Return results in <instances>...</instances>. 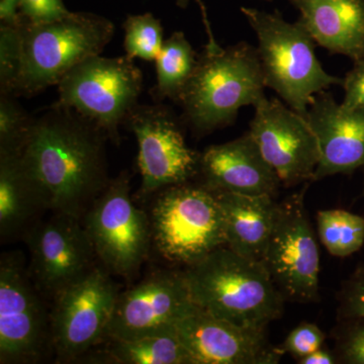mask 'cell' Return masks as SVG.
<instances>
[{
	"label": "cell",
	"mask_w": 364,
	"mask_h": 364,
	"mask_svg": "<svg viewBox=\"0 0 364 364\" xmlns=\"http://www.w3.org/2000/svg\"><path fill=\"white\" fill-rule=\"evenodd\" d=\"M107 134L73 109L54 104L33 117L18 152L50 210L80 218L107 188Z\"/></svg>",
	"instance_id": "cell-1"
},
{
	"label": "cell",
	"mask_w": 364,
	"mask_h": 364,
	"mask_svg": "<svg viewBox=\"0 0 364 364\" xmlns=\"http://www.w3.org/2000/svg\"><path fill=\"white\" fill-rule=\"evenodd\" d=\"M183 274L193 303L215 317L265 329L284 314L286 299L262 262L227 246L188 265Z\"/></svg>",
	"instance_id": "cell-2"
},
{
	"label": "cell",
	"mask_w": 364,
	"mask_h": 364,
	"mask_svg": "<svg viewBox=\"0 0 364 364\" xmlns=\"http://www.w3.org/2000/svg\"><path fill=\"white\" fill-rule=\"evenodd\" d=\"M257 49L238 43L215 54L203 52L177 104L196 136L234 123L239 109L265 97Z\"/></svg>",
	"instance_id": "cell-3"
},
{
	"label": "cell",
	"mask_w": 364,
	"mask_h": 364,
	"mask_svg": "<svg viewBox=\"0 0 364 364\" xmlns=\"http://www.w3.org/2000/svg\"><path fill=\"white\" fill-rule=\"evenodd\" d=\"M241 11L257 37L265 86L308 119L315 95L333 85H342L343 80L324 70L316 56L317 44L301 21L287 23L279 13L251 7H242Z\"/></svg>",
	"instance_id": "cell-4"
},
{
	"label": "cell",
	"mask_w": 364,
	"mask_h": 364,
	"mask_svg": "<svg viewBox=\"0 0 364 364\" xmlns=\"http://www.w3.org/2000/svg\"><path fill=\"white\" fill-rule=\"evenodd\" d=\"M21 68L16 97H33L57 85L69 70L102 54L114 35L104 16L70 13L49 23L21 21Z\"/></svg>",
	"instance_id": "cell-5"
},
{
	"label": "cell",
	"mask_w": 364,
	"mask_h": 364,
	"mask_svg": "<svg viewBox=\"0 0 364 364\" xmlns=\"http://www.w3.org/2000/svg\"><path fill=\"white\" fill-rule=\"evenodd\" d=\"M151 212V233L165 259L191 265L226 246L224 215L215 191L186 183L158 191Z\"/></svg>",
	"instance_id": "cell-6"
},
{
	"label": "cell",
	"mask_w": 364,
	"mask_h": 364,
	"mask_svg": "<svg viewBox=\"0 0 364 364\" xmlns=\"http://www.w3.org/2000/svg\"><path fill=\"white\" fill-rule=\"evenodd\" d=\"M57 86L55 104L97 124L117 145L121 142L119 128L139 105L143 73L127 56L95 55L67 72Z\"/></svg>",
	"instance_id": "cell-7"
},
{
	"label": "cell",
	"mask_w": 364,
	"mask_h": 364,
	"mask_svg": "<svg viewBox=\"0 0 364 364\" xmlns=\"http://www.w3.org/2000/svg\"><path fill=\"white\" fill-rule=\"evenodd\" d=\"M130 176L123 171L86 210L85 226L95 254L114 274L133 277L147 258L150 220L130 195Z\"/></svg>",
	"instance_id": "cell-8"
},
{
	"label": "cell",
	"mask_w": 364,
	"mask_h": 364,
	"mask_svg": "<svg viewBox=\"0 0 364 364\" xmlns=\"http://www.w3.org/2000/svg\"><path fill=\"white\" fill-rule=\"evenodd\" d=\"M21 254L0 261V363H39L52 349L51 315Z\"/></svg>",
	"instance_id": "cell-9"
},
{
	"label": "cell",
	"mask_w": 364,
	"mask_h": 364,
	"mask_svg": "<svg viewBox=\"0 0 364 364\" xmlns=\"http://www.w3.org/2000/svg\"><path fill=\"white\" fill-rule=\"evenodd\" d=\"M308 186L279 203L261 261L286 301L301 304L318 301L320 274L318 243L305 208Z\"/></svg>",
	"instance_id": "cell-10"
},
{
	"label": "cell",
	"mask_w": 364,
	"mask_h": 364,
	"mask_svg": "<svg viewBox=\"0 0 364 364\" xmlns=\"http://www.w3.org/2000/svg\"><path fill=\"white\" fill-rule=\"evenodd\" d=\"M119 296L109 273L93 267L54 298L52 348L60 363L85 355L105 338Z\"/></svg>",
	"instance_id": "cell-11"
},
{
	"label": "cell",
	"mask_w": 364,
	"mask_h": 364,
	"mask_svg": "<svg viewBox=\"0 0 364 364\" xmlns=\"http://www.w3.org/2000/svg\"><path fill=\"white\" fill-rule=\"evenodd\" d=\"M124 124L138 143L142 195L186 183L200 173V153L186 145L179 119L166 105H138Z\"/></svg>",
	"instance_id": "cell-12"
},
{
	"label": "cell",
	"mask_w": 364,
	"mask_h": 364,
	"mask_svg": "<svg viewBox=\"0 0 364 364\" xmlns=\"http://www.w3.org/2000/svg\"><path fill=\"white\" fill-rule=\"evenodd\" d=\"M254 109L249 133L282 183L314 181L321 151L309 122L277 98L265 97Z\"/></svg>",
	"instance_id": "cell-13"
},
{
	"label": "cell",
	"mask_w": 364,
	"mask_h": 364,
	"mask_svg": "<svg viewBox=\"0 0 364 364\" xmlns=\"http://www.w3.org/2000/svg\"><path fill=\"white\" fill-rule=\"evenodd\" d=\"M196 308L183 272H155L119 294L105 337L128 340L176 332L179 320Z\"/></svg>",
	"instance_id": "cell-14"
},
{
	"label": "cell",
	"mask_w": 364,
	"mask_h": 364,
	"mask_svg": "<svg viewBox=\"0 0 364 364\" xmlns=\"http://www.w3.org/2000/svg\"><path fill=\"white\" fill-rule=\"evenodd\" d=\"M23 238L30 272L41 293L53 299L90 272L97 257L85 226L73 215L54 213L33 225Z\"/></svg>",
	"instance_id": "cell-15"
},
{
	"label": "cell",
	"mask_w": 364,
	"mask_h": 364,
	"mask_svg": "<svg viewBox=\"0 0 364 364\" xmlns=\"http://www.w3.org/2000/svg\"><path fill=\"white\" fill-rule=\"evenodd\" d=\"M176 333L191 364H275L282 358L265 329L235 324L198 306L179 320Z\"/></svg>",
	"instance_id": "cell-16"
},
{
	"label": "cell",
	"mask_w": 364,
	"mask_h": 364,
	"mask_svg": "<svg viewBox=\"0 0 364 364\" xmlns=\"http://www.w3.org/2000/svg\"><path fill=\"white\" fill-rule=\"evenodd\" d=\"M306 119L321 151L314 181L364 167V109H345L324 90L314 97Z\"/></svg>",
	"instance_id": "cell-17"
},
{
	"label": "cell",
	"mask_w": 364,
	"mask_h": 364,
	"mask_svg": "<svg viewBox=\"0 0 364 364\" xmlns=\"http://www.w3.org/2000/svg\"><path fill=\"white\" fill-rule=\"evenodd\" d=\"M200 174L213 191L246 196L274 198L282 184L249 132L200 153Z\"/></svg>",
	"instance_id": "cell-18"
},
{
	"label": "cell",
	"mask_w": 364,
	"mask_h": 364,
	"mask_svg": "<svg viewBox=\"0 0 364 364\" xmlns=\"http://www.w3.org/2000/svg\"><path fill=\"white\" fill-rule=\"evenodd\" d=\"M287 1L299 9V21L316 44L355 63L364 61V0Z\"/></svg>",
	"instance_id": "cell-19"
},
{
	"label": "cell",
	"mask_w": 364,
	"mask_h": 364,
	"mask_svg": "<svg viewBox=\"0 0 364 364\" xmlns=\"http://www.w3.org/2000/svg\"><path fill=\"white\" fill-rule=\"evenodd\" d=\"M215 191L224 215L227 247L261 262L274 227L279 203L270 196Z\"/></svg>",
	"instance_id": "cell-20"
},
{
	"label": "cell",
	"mask_w": 364,
	"mask_h": 364,
	"mask_svg": "<svg viewBox=\"0 0 364 364\" xmlns=\"http://www.w3.org/2000/svg\"><path fill=\"white\" fill-rule=\"evenodd\" d=\"M50 210L43 191L21 164L20 154H0V236L1 240L25 235Z\"/></svg>",
	"instance_id": "cell-21"
},
{
	"label": "cell",
	"mask_w": 364,
	"mask_h": 364,
	"mask_svg": "<svg viewBox=\"0 0 364 364\" xmlns=\"http://www.w3.org/2000/svg\"><path fill=\"white\" fill-rule=\"evenodd\" d=\"M198 61L195 50L183 33H173L165 40L155 61L156 83L151 91L155 102H161L167 98L177 104Z\"/></svg>",
	"instance_id": "cell-22"
},
{
	"label": "cell",
	"mask_w": 364,
	"mask_h": 364,
	"mask_svg": "<svg viewBox=\"0 0 364 364\" xmlns=\"http://www.w3.org/2000/svg\"><path fill=\"white\" fill-rule=\"evenodd\" d=\"M109 363L119 364H191L177 333L112 340Z\"/></svg>",
	"instance_id": "cell-23"
},
{
	"label": "cell",
	"mask_w": 364,
	"mask_h": 364,
	"mask_svg": "<svg viewBox=\"0 0 364 364\" xmlns=\"http://www.w3.org/2000/svg\"><path fill=\"white\" fill-rule=\"evenodd\" d=\"M318 238L335 257H347L364 244V218L344 210H318Z\"/></svg>",
	"instance_id": "cell-24"
},
{
	"label": "cell",
	"mask_w": 364,
	"mask_h": 364,
	"mask_svg": "<svg viewBox=\"0 0 364 364\" xmlns=\"http://www.w3.org/2000/svg\"><path fill=\"white\" fill-rule=\"evenodd\" d=\"M124 49L129 59L156 61L164 44L161 23L152 14L129 16L124 23Z\"/></svg>",
	"instance_id": "cell-25"
},
{
	"label": "cell",
	"mask_w": 364,
	"mask_h": 364,
	"mask_svg": "<svg viewBox=\"0 0 364 364\" xmlns=\"http://www.w3.org/2000/svg\"><path fill=\"white\" fill-rule=\"evenodd\" d=\"M30 116L16 97H0V154L20 152L32 124Z\"/></svg>",
	"instance_id": "cell-26"
},
{
	"label": "cell",
	"mask_w": 364,
	"mask_h": 364,
	"mask_svg": "<svg viewBox=\"0 0 364 364\" xmlns=\"http://www.w3.org/2000/svg\"><path fill=\"white\" fill-rule=\"evenodd\" d=\"M21 23L0 28V95L16 97L21 68Z\"/></svg>",
	"instance_id": "cell-27"
},
{
	"label": "cell",
	"mask_w": 364,
	"mask_h": 364,
	"mask_svg": "<svg viewBox=\"0 0 364 364\" xmlns=\"http://www.w3.org/2000/svg\"><path fill=\"white\" fill-rule=\"evenodd\" d=\"M326 334L314 323L303 322L289 332L279 346L275 347L280 355L289 354L296 360L324 346Z\"/></svg>",
	"instance_id": "cell-28"
},
{
	"label": "cell",
	"mask_w": 364,
	"mask_h": 364,
	"mask_svg": "<svg viewBox=\"0 0 364 364\" xmlns=\"http://www.w3.org/2000/svg\"><path fill=\"white\" fill-rule=\"evenodd\" d=\"M340 320H364V265L345 280L338 294Z\"/></svg>",
	"instance_id": "cell-29"
},
{
	"label": "cell",
	"mask_w": 364,
	"mask_h": 364,
	"mask_svg": "<svg viewBox=\"0 0 364 364\" xmlns=\"http://www.w3.org/2000/svg\"><path fill=\"white\" fill-rule=\"evenodd\" d=\"M346 322L337 336V359L344 363L364 364V320Z\"/></svg>",
	"instance_id": "cell-30"
},
{
	"label": "cell",
	"mask_w": 364,
	"mask_h": 364,
	"mask_svg": "<svg viewBox=\"0 0 364 364\" xmlns=\"http://www.w3.org/2000/svg\"><path fill=\"white\" fill-rule=\"evenodd\" d=\"M21 18L31 23H49L68 16L63 0H20Z\"/></svg>",
	"instance_id": "cell-31"
},
{
	"label": "cell",
	"mask_w": 364,
	"mask_h": 364,
	"mask_svg": "<svg viewBox=\"0 0 364 364\" xmlns=\"http://www.w3.org/2000/svg\"><path fill=\"white\" fill-rule=\"evenodd\" d=\"M342 107L348 109H364V61L356 62L345 76Z\"/></svg>",
	"instance_id": "cell-32"
},
{
	"label": "cell",
	"mask_w": 364,
	"mask_h": 364,
	"mask_svg": "<svg viewBox=\"0 0 364 364\" xmlns=\"http://www.w3.org/2000/svg\"><path fill=\"white\" fill-rule=\"evenodd\" d=\"M189 0H177V4H178L179 6L186 7L188 6ZM198 6H200V13H202L203 16V26H205V33H207V45H205V52L208 53V54H215V53H219L222 51L223 48L221 46L218 44L217 40H215L214 33H213L212 28H210V23L208 21V11L207 9H205V4H203V0H196Z\"/></svg>",
	"instance_id": "cell-33"
},
{
	"label": "cell",
	"mask_w": 364,
	"mask_h": 364,
	"mask_svg": "<svg viewBox=\"0 0 364 364\" xmlns=\"http://www.w3.org/2000/svg\"><path fill=\"white\" fill-rule=\"evenodd\" d=\"M0 21L1 25H20L23 21L20 11V0H0Z\"/></svg>",
	"instance_id": "cell-34"
},
{
	"label": "cell",
	"mask_w": 364,
	"mask_h": 364,
	"mask_svg": "<svg viewBox=\"0 0 364 364\" xmlns=\"http://www.w3.org/2000/svg\"><path fill=\"white\" fill-rule=\"evenodd\" d=\"M337 358L329 349L321 347L318 350L309 354L306 358L299 359V364H334L337 363Z\"/></svg>",
	"instance_id": "cell-35"
}]
</instances>
